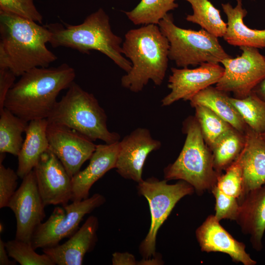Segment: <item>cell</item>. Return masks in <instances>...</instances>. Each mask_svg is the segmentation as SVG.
<instances>
[{
	"instance_id": "1",
	"label": "cell",
	"mask_w": 265,
	"mask_h": 265,
	"mask_svg": "<svg viewBox=\"0 0 265 265\" xmlns=\"http://www.w3.org/2000/svg\"><path fill=\"white\" fill-rule=\"evenodd\" d=\"M9 90L4 107L24 120L47 119L63 90L76 77L75 69L67 63L55 67H36L26 72Z\"/></svg>"
},
{
	"instance_id": "2",
	"label": "cell",
	"mask_w": 265,
	"mask_h": 265,
	"mask_svg": "<svg viewBox=\"0 0 265 265\" xmlns=\"http://www.w3.org/2000/svg\"><path fill=\"white\" fill-rule=\"evenodd\" d=\"M51 32L45 25L0 11V67L17 77L36 67H48L57 57L47 47Z\"/></svg>"
},
{
	"instance_id": "3",
	"label": "cell",
	"mask_w": 265,
	"mask_h": 265,
	"mask_svg": "<svg viewBox=\"0 0 265 265\" xmlns=\"http://www.w3.org/2000/svg\"><path fill=\"white\" fill-rule=\"evenodd\" d=\"M123 55L132 64L121 79L132 92L141 91L150 80L160 86L168 66L169 43L158 25L148 24L129 30L122 44Z\"/></svg>"
},
{
	"instance_id": "4",
	"label": "cell",
	"mask_w": 265,
	"mask_h": 265,
	"mask_svg": "<svg viewBox=\"0 0 265 265\" xmlns=\"http://www.w3.org/2000/svg\"><path fill=\"white\" fill-rule=\"evenodd\" d=\"M45 26L51 32L49 43L53 47L70 48L84 54L97 51L126 73L130 71L132 64L122 53V39L112 31L109 17L103 9L90 14L79 25L56 23Z\"/></svg>"
},
{
	"instance_id": "5",
	"label": "cell",
	"mask_w": 265,
	"mask_h": 265,
	"mask_svg": "<svg viewBox=\"0 0 265 265\" xmlns=\"http://www.w3.org/2000/svg\"><path fill=\"white\" fill-rule=\"evenodd\" d=\"M47 120L49 123L74 129L93 141L99 139L111 144L120 140L118 133L108 130L106 114L97 98L74 81Z\"/></svg>"
},
{
	"instance_id": "6",
	"label": "cell",
	"mask_w": 265,
	"mask_h": 265,
	"mask_svg": "<svg viewBox=\"0 0 265 265\" xmlns=\"http://www.w3.org/2000/svg\"><path fill=\"white\" fill-rule=\"evenodd\" d=\"M186 134L183 148L177 159L163 169L164 179L183 180L192 186L198 195L216 186L221 174L214 169L212 151L203 137L194 116L183 122Z\"/></svg>"
},
{
	"instance_id": "7",
	"label": "cell",
	"mask_w": 265,
	"mask_h": 265,
	"mask_svg": "<svg viewBox=\"0 0 265 265\" xmlns=\"http://www.w3.org/2000/svg\"><path fill=\"white\" fill-rule=\"evenodd\" d=\"M158 26L169 43V58L177 67L187 68L204 63H220L231 57L218 37L201 28L185 29L176 26L172 14H167Z\"/></svg>"
},
{
	"instance_id": "8",
	"label": "cell",
	"mask_w": 265,
	"mask_h": 265,
	"mask_svg": "<svg viewBox=\"0 0 265 265\" xmlns=\"http://www.w3.org/2000/svg\"><path fill=\"white\" fill-rule=\"evenodd\" d=\"M167 181L151 177L138 183V192L148 202L151 217L148 234L139 247L144 260L156 257L158 230L176 204L184 197L195 192L193 187L185 181L179 180L174 184H168Z\"/></svg>"
},
{
	"instance_id": "9",
	"label": "cell",
	"mask_w": 265,
	"mask_h": 265,
	"mask_svg": "<svg viewBox=\"0 0 265 265\" xmlns=\"http://www.w3.org/2000/svg\"><path fill=\"white\" fill-rule=\"evenodd\" d=\"M105 197L95 193L81 201H72L70 204L56 207L48 219L35 230L31 244L36 250L55 246L63 238L70 237L79 229L84 216L101 206Z\"/></svg>"
},
{
	"instance_id": "10",
	"label": "cell",
	"mask_w": 265,
	"mask_h": 265,
	"mask_svg": "<svg viewBox=\"0 0 265 265\" xmlns=\"http://www.w3.org/2000/svg\"><path fill=\"white\" fill-rule=\"evenodd\" d=\"M239 48L240 55L221 61L224 73L215 87L227 93L232 92L234 98L242 99L265 78V56L255 48Z\"/></svg>"
},
{
	"instance_id": "11",
	"label": "cell",
	"mask_w": 265,
	"mask_h": 265,
	"mask_svg": "<svg viewBox=\"0 0 265 265\" xmlns=\"http://www.w3.org/2000/svg\"><path fill=\"white\" fill-rule=\"evenodd\" d=\"M22 179L7 207L16 217L15 238L31 243L35 230L46 216L45 206L38 189L34 170Z\"/></svg>"
},
{
	"instance_id": "12",
	"label": "cell",
	"mask_w": 265,
	"mask_h": 265,
	"mask_svg": "<svg viewBox=\"0 0 265 265\" xmlns=\"http://www.w3.org/2000/svg\"><path fill=\"white\" fill-rule=\"evenodd\" d=\"M50 149L72 178L90 159L96 149L93 141L66 126L48 123L47 130Z\"/></svg>"
},
{
	"instance_id": "13",
	"label": "cell",
	"mask_w": 265,
	"mask_h": 265,
	"mask_svg": "<svg viewBox=\"0 0 265 265\" xmlns=\"http://www.w3.org/2000/svg\"><path fill=\"white\" fill-rule=\"evenodd\" d=\"M224 70L219 63L208 62L194 69L172 68L167 85L170 92L161 100V106H168L180 100L189 101L201 90L216 84Z\"/></svg>"
},
{
	"instance_id": "14",
	"label": "cell",
	"mask_w": 265,
	"mask_h": 265,
	"mask_svg": "<svg viewBox=\"0 0 265 265\" xmlns=\"http://www.w3.org/2000/svg\"><path fill=\"white\" fill-rule=\"evenodd\" d=\"M33 170L45 206L68 204L72 196V178L50 148L41 155Z\"/></svg>"
},
{
	"instance_id": "15",
	"label": "cell",
	"mask_w": 265,
	"mask_h": 265,
	"mask_svg": "<svg viewBox=\"0 0 265 265\" xmlns=\"http://www.w3.org/2000/svg\"><path fill=\"white\" fill-rule=\"evenodd\" d=\"M161 145L160 141L154 139L148 129L134 130L119 141L117 172L124 178L140 182L147 157L152 152L160 149Z\"/></svg>"
},
{
	"instance_id": "16",
	"label": "cell",
	"mask_w": 265,
	"mask_h": 265,
	"mask_svg": "<svg viewBox=\"0 0 265 265\" xmlns=\"http://www.w3.org/2000/svg\"><path fill=\"white\" fill-rule=\"evenodd\" d=\"M195 237L202 252H221L235 263L256 265L245 250V245L235 238L220 223L214 214L209 215L195 231Z\"/></svg>"
},
{
	"instance_id": "17",
	"label": "cell",
	"mask_w": 265,
	"mask_h": 265,
	"mask_svg": "<svg viewBox=\"0 0 265 265\" xmlns=\"http://www.w3.org/2000/svg\"><path fill=\"white\" fill-rule=\"evenodd\" d=\"M119 141L111 144L96 145L88 165L72 178V201L88 198L90 189L94 184L107 172L115 168Z\"/></svg>"
},
{
	"instance_id": "18",
	"label": "cell",
	"mask_w": 265,
	"mask_h": 265,
	"mask_svg": "<svg viewBox=\"0 0 265 265\" xmlns=\"http://www.w3.org/2000/svg\"><path fill=\"white\" fill-rule=\"evenodd\" d=\"M99 222L91 215L65 242L43 249L55 265H81L85 255L94 248L97 240Z\"/></svg>"
},
{
	"instance_id": "19",
	"label": "cell",
	"mask_w": 265,
	"mask_h": 265,
	"mask_svg": "<svg viewBox=\"0 0 265 265\" xmlns=\"http://www.w3.org/2000/svg\"><path fill=\"white\" fill-rule=\"evenodd\" d=\"M239 203L235 221L242 233L249 236L252 248L260 252L264 248L265 232V185L249 191Z\"/></svg>"
},
{
	"instance_id": "20",
	"label": "cell",
	"mask_w": 265,
	"mask_h": 265,
	"mask_svg": "<svg viewBox=\"0 0 265 265\" xmlns=\"http://www.w3.org/2000/svg\"><path fill=\"white\" fill-rule=\"evenodd\" d=\"M245 143L241 151L242 192L239 202L250 190L265 185V140L247 126Z\"/></svg>"
},
{
	"instance_id": "21",
	"label": "cell",
	"mask_w": 265,
	"mask_h": 265,
	"mask_svg": "<svg viewBox=\"0 0 265 265\" xmlns=\"http://www.w3.org/2000/svg\"><path fill=\"white\" fill-rule=\"evenodd\" d=\"M222 7L227 18V26L223 38L229 44L265 48V29H252L245 25L243 19L247 11L243 8L241 1H237L235 7L229 3H222Z\"/></svg>"
},
{
	"instance_id": "22",
	"label": "cell",
	"mask_w": 265,
	"mask_h": 265,
	"mask_svg": "<svg viewBox=\"0 0 265 265\" xmlns=\"http://www.w3.org/2000/svg\"><path fill=\"white\" fill-rule=\"evenodd\" d=\"M47 119L29 122L26 138L18 155L17 173L23 179L33 170L41 155L50 148L47 130Z\"/></svg>"
},
{
	"instance_id": "23",
	"label": "cell",
	"mask_w": 265,
	"mask_h": 265,
	"mask_svg": "<svg viewBox=\"0 0 265 265\" xmlns=\"http://www.w3.org/2000/svg\"><path fill=\"white\" fill-rule=\"evenodd\" d=\"M227 93L210 86L201 90L188 101L191 106H203L229 123L234 129L244 133L247 125L230 101Z\"/></svg>"
},
{
	"instance_id": "24",
	"label": "cell",
	"mask_w": 265,
	"mask_h": 265,
	"mask_svg": "<svg viewBox=\"0 0 265 265\" xmlns=\"http://www.w3.org/2000/svg\"><path fill=\"white\" fill-rule=\"evenodd\" d=\"M28 123L6 108L0 112V153L18 156Z\"/></svg>"
},
{
	"instance_id": "25",
	"label": "cell",
	"mask_w": 265,
	"mask_h": 265,
	"mask_svg": "<svg viewBox=\"0 0 265 265\" xmlns=\"http://www.w3.org/2000/svg\"><path fill=\"white\" fill-rule=\"evenodd\" d=\"M245 143L244 133L235 129L219 139L211 149L215 170L221 174L238 158Z\"/></svg>"
},
{
	"instance_id": "26",
	"label": "cell",
	"mask_w": 265,
	"mask_h": 265,
	"mask_svg": "<svg viewBox=\"0 0 265 265\" xmlns=\"http://www.w3.org/2000/svg\"><path fill=\"white\" fill-rule=\"evenodd\" d=\"M192 8V14L187 15V21L199 25L217 37H223L227 24L222 19L220 10L210 0H185Z\"/></svg>"
},
{
	"instance_id": "27",
	"label": "cell",
	"mask_w": 265,
	"mask_h": 265,
	"mask_svg": "<svg viewBox=\"0 0 265 265\" xmlns=\"http://www.w3.org/2000/svg\"><path fill=\"white\" fill-rule=\"evenodd\" d=\"M177 0H141L132 10L125 12L135 25H158L168 12L178 7Z\"/></svg>"
},
{
	"instance_id": "28",
	"label": "cell",
	"mask_w": 265,
	"mask_h": 265,
	"mask_svg": "<svg viewBox=\"0 0 265 265\" xmlns=\"http://www.w3.org/2000/svg\"><path fill=\"white\" fill-rule=\"evenodd\" d=\"M246 125L258 133L265 132V102L252 91L242 99L229 98Z\"/></svg>"
},
{
	"instance_id": "29",
	"label": "cell",
	"mask_w": 265,
	"mask_h": 265,
	"mask_svg": "<svg viewBox=\"0 0 265 265\" xmlns=\"http://www.w3.org/2000/svg\"><path fill=\"white\" fill-rule=\"evenodd\" d=\"M194 108L195 117L199 125L203 137L210 149L219 139L234 129L209 108L203 106H196Z\"/></svg>"
},
{
	"instance_id": "30",
	"label": "cell",
	"mask_w": 265,
	"mask_h": 265,
	"mask_svg": "<svg viewBox=\"0 0 265 265\" xmlns=\"http://www.w3.org/2000/svg\"><path fill=\"white\" fill-rule=\"evenodd\" d=\"M8 256L21 265H55L47 254H37L31 243L16 238L5 242Z\"/></svg>"
},
{
	"instance_id": "31",
	"label": "cell",
	"mask_w": 265,
	"mask_h": 265,
	"mask_svg": "<svg viewBox=\"0 0 265 265\" xmlns=\"http://www.w3.org/2000/svg\"><path fill=\"white\" fill-rule=\"evenodd\" d=\"M218 177L216 186L223 193L239 200L242 192V173L240 155Z\"/></svg>"
},
{
	"instance_id": "32",
	"label": "cell",
	"mask_w": 265,
	"mask_h": 265,
	"mask_svg": "<svg viewBox=\"0 0 265 265\" xmlns=\"http://www.w3.org/2000/svg\"><path fill=\"white\" fill-rule=\"evenodd\" d=\"M0 11L42 24L43 16L34 0H0Z\"/></svg>"
},
{
	"instance_id": "33",
	"label": "cell",
	"mask_w": 265,
	"mask_h": 265,
	"mask_svg": "<svg viewBox=\"0 0 265 265\" xmlns=\"http://www.w3.org/2000/svg\"><path fill=\"white\" fill-rule=\"evenodd\" d=\"M215 200V214L219 221L222 219L236 221L238 215L239 203L238 199L221 191L216 186L211 190Z\"/></svg>"
},
{
	"instance_id": "34",
	"label": "cell",
	"mask_w": 265,
	"mask_h": 265,
	"mask_svg": "<svg viewBox=\"0 0 265 265\" xmlns=\"http://www.w3.org/2000/svg\"><path fill=\"white\" fill-rule=\"evenodd\" d=\"M17 172L10 167H5L0 162V208L7 207L11 198L16 191Z\"/></svg>"
},
{
	"instance_id": "35",
	"label": "cell",
	"mask_w": 265,
	"mask_h": 265,
	"mask_svg": "<svg viewBox=\"0 0 265 265\" xmlns=\"http://www.w3.org/2000/svg\"><path fill=\"white\" fill-rule=\"evenodd\" d=\"M17 76L9 69L0 67V112L4 108L6 96L15 83Z\"/></svg>"
},
{
	"instance_id": "36",
	"label": "cell",
	"mask_w": 265,
	"mask_h": 265,
	"mask_svg": "<svg viewBox=\"0 0 265 265\" xmlns=\"http://www.w3.org/2000/svg\"><path fill=\"white\" fill-rule=\"evenodd\" d=\"M112 263L113 265H134L136 261L133 255L129 253L115 252L112 254Z\"/></svg>"
},
{
	"instance_id": "37",
	"label": "cell",
	"mask_w": 265,
	"mask_h": 265,
	"mask_svg": "<svg viewBox=\"0 0 265 265\" xmlns=\"http://www.w3.org/2000/svg\"><path fill=\"white\" fill-rule=\"evenodd\" d=\"M8 254L6 249L5 242L0 239V265H16V262L14 260L10 261L8 259Z\"/></svg>"
},
{
	"instance_id": "38",
	"label": "cell",
	"mask_w": 265,
	"mask_h": 265,
	"mask_svg": "<svg viewBox=\"0 0 265 265\" xmlns=\"http://www.w3.org/2000/svg\"><path fill=\"white\" fill-rule=\"evenodd\" d=\"M252 91L265 102V78L255 87Z\"/></svg>"
},
{
	"instance_id": "39",
	"label": "cell",
	"mask_w": 265,
	"mask_h": 265,
	"mask_svg": "<svg viewBox=\"0 0 265 265\" xmlns=\"http://www.w3.org/2000/svg\"><path fill=\"white\" fill-rule=\"evenodd\" d=\"M262 137L265 140V132L260 134Z\"/></svg>"
},
{
	"instance_id": "40",
	"label": "cell",
	"mask_w": 265,
	"mask_h": 265,
	"mask_svg": "<svg viewBox=\"0 0 265 265\" xmlns=\"http://www.w3.org/2000/svg\"><path fill=\"white\" fill-rule=\"evenodd\" d=\"M237 1H241V0H237Z\"/></svg>"
}]
</instances>
